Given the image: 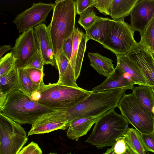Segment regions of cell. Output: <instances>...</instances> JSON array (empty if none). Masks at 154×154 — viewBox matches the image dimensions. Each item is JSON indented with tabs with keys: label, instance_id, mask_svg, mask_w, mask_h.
<instances>
[{
	"label": "cell",
	"instance_id": "obj_1",
	"mask_svg": "<svg viewBox=\"0 0 154 154\" xmlns=\"http://www.w3.org/2000/svg\"><path fill=\"white\" fill-rule=\"evenodd\" d=\"M91 91L57 83L45 85L43 82L31 98L55 111H67L88 96Z\"/></svg>",
	"mask_w": 154,
	"mask_h": 154
},
{
	"label": "cell",
	"instance_id": "obj_2",
	"mask_svg": "<svg viewBox=\"0 0 154 154\" xmlns=\"http://www.w3.org/2000/svg\"><path fill=\"white\" fill-rule=\"evenodd\" d=\"M55 4L47 27L55 59L62 53L64 43L73 32L76 12L75 1L57 0Z\"/></svg>",
	"mask_w": 154,
	"mask_h": 154
},
{
	"label": "cell",
	"instance_id": "obj_3",
	"mask_svg": "<svg viewBox=\"0 0 154 154\" xmlns=\"http://www.w3.org/2000/svg\"><path fill=\"white\" fill-rule=\"evenodd\" d=\"M114 109L109 110L99 117L85 142L101 149L113 146L117 138L124 137L129 128V122Z\"/></svg>",
	"mask_w": 154,
	"mask_h": 154
},
{
	"label": "cell",
	"instance_id": "obj_4",
	"mask_svg": "<svg viewBox=\"0 0 154 154\" xmlns=\"http://www.w3.org/2000/svg\"><path fill=\"white\" fill-rule=\"evenodd\" d=\"M53 111L16 90L8 96L0 113L20 124L32 125L41 116Z\"/></svg>",
	"mask_w": 154,
	"mask_h": 154
},
{
	"label": "cell",
	"instance_id": "obj_5",
	"mask_svg": "<svg viewBox=\"0 0 154 154\" xmlns=\"http://www.w3.org/2000/svg\"><path fill=\"white\" fill-rule=\"evenodd\" d=\"M126 90L115 88L92 92L72 108L67 111L69 119L79 116H101L117 107Z\"/></svg>",
	"mask_w": 154,
	"mask_h": 154
},
{
	"label": "cell",
	"instance_id": "obj_6",
	"mask_svg": "<svg viewBox=\"0 0 154 154\" xmlns=\"http://www.w3.org/2000/svg\"><path fill=\"white\" fill-rule=\"evenodd\" d=\"M117 107L122 114L140 133L154 131V117L140 103L133 92L122 97Z\"/></svg>",
	"mask_w": 154,
	"mask_h": 154
},
{
	"label": "cell",
	"instance_id": "obj_7",
	"mask_svg": "<svg viewBox=\"0 0 154 154\" xmlns=\"http://www.w3.org/2000/svg\"><path fill=\"white\" fill-rule=\"evenodd\" d=\"M134 32L124 19L112 20L102 45L116 55H126L137 43Z\"/></svg>",
	"mask_w": 154,
	"mask_h": 154
},
{
	"label": "cell",
	"instance_id": "obj_8",
	"mask_svg": "<svg viewBox=\"0 0 154 154\" xmlns=\"http://www.w3.org/2000/svg\"><path fill=\"white\" fill-rule=\"evenodd\" d=\"M27 140L20 124L0 113V154H18Z\"/></svg>",
	"mask_w": 154,
	"mask_h": 154
},
{
	"label": "cell",
	"instance_id": "obj_9",
	"mask_svg": "<svg viewBox=\"0 0 154 154\" xmlns=\"http://www.w3.org/2000/svg\"><path fill=\"white\" fill-rule=\"evenodd\" d=\"M55 4L39 2L33 3L31 7L18 14L13 21L20 33L44 22H46L47 17L53 10Z\"/></svg>",
	"mask_w": 154,
	"mask_h": 154
},
{
	"label": "cell",
	"instance_id": "obj_10",
	"mask_svg": "<svg viewBox=\"0 0 154 154\" xmlns=\"http://www.w3.org/2000/svg\"><path fill=\"white\" fill-rule=\"evenodd\" d=\"M38 49L33 28L22 32L16 39L11 51L16 59L15 67L25 68Z\"/></svg>",
	"mask_w": 154,
	"mask_h": 154
},
{
	"label": "cell",
	"instance_id": "obj_11",
	"mask_svg": "<svg viewBox=\"0 0 154 154\" xmlns=\"http://www.w3.org/2000/svg\"><path fill=\"white\" fill-rule=\"evenodd\" d=\"M70 119L67 111H53L41 116L32 125L28 136L48 133L58 130H65L69 126Z\"/></svg>",
	"mask_w": 154,
	"mask_h": 154
},
{
	"label": "cell",
	"instance_id": "obj_12",
	"mask_svg": "<svg viewBox=\"0 0 154 154\" xmlns=\"http://www.w3.org/2000/svg\"><path fill=\"white\" fill-rule=\"evenodd\" d=\"M126 55L138 67L148 86L154 85V59L150 51L140 41Z\"/></svg>",
	"mask_w": 154,
	"mask_h": 154
},
{
	"label": "cell",
	"instance_id": "obj_13",
	"mask_svg": "<svg viewBox=\"0 0 154 154\" xmlns=\"http://www.w3.org/2000/svg\"><path fill=\"white\" fill-rule=\"evenodd\" d=\"M130 15L131 28L141 34L154 18V0H138Z\"/></svg>",
	"mask_w": 154,
	"mask_h": 154
},
{
	"label": "cell",
	"instance_id": "obj_14",
	"mask_svg": "<svg viewBox=\"0 0 154 154\" xmlns=\"http://www.w3.org/2000/svg\"><path fill=\"white\" fill-rule=\"evenodd\" d=\"M72 40V49L69 62L73 70L75 79L78 78L81 69L88 41L86 36L77 28H75L71 36Z\"/></svg>",
	"mask_w": 154,
	"mask_h": 154
},
{
	"label": "cell",
	"instance_id": "obj_15",
	"mask_svg": "<svg viewBox=\"0 0 154 154\" xmlns=\"http://www.w3.org/2000/svg\"><path fill=\"white\" fill-rule=\"evenodd\" d=\"M131 77L117 65L112 73L100 85L91 89L93 92L122 88L132 90L135 85Z\"/></svg>",
	"mask_w": 154,
	"mask_h": 154
},
{
	"label": "cell",
	"instance_id": "obj_16",
	"mask_svg": "<svg viewBox=\"0 0 154 154\" xmlns=\"http://www.w3.org/2000/svg\"><path fill=\"white\" fill-rule=\"evenodd\" d=\"M38 49L42 57L45 64L53 66L55 63L54 54L47 26L44 23L33 28Z\"/></svg>",
	"mask_w": 154,
	"mask_h": 154
},
{
	"label": "cell",
	"instance_id": "obj_17",
	"mask_svg": "<svg viewBox=\"0 0 154 154\" xmlns=\"http://www.w3.org/2000/svg\"><path fill=\"white\" fill-rule=\"evenodd\" d=\"M100 116H79L70 119L67 136L70 139L78 141L80 137L87 134Z\"/></svg>",
	"mask_w": 154,
	"mask_h": 154
},
{
	"label": "cell",
	"instance_id": "obj_18",
	"mask_svg": "<svg viewBox=\"0 0 154 154\" xmlns=\"http://www.w3.org/2000/svg\"><path fill=\"white\" fill-rule=\"evenodd\" d=\"M55 60L59 76L57 83L60 85L79 88L76 83L73 68L67 57L62 53Z\"/></svg>",
	"mask_w": 154,
	"mask_h": 154
},
{
	"label": "cell",
	"instance_id": "obj_19",
	"mask_svg": "<svg viewBox=\"0 0 154 154\" xmlns=\"http://www.w3.org/2000/svg\"><path fill=\"white\" fill-rule=\"evenodd\" d=\"M116 56L117 65L131 77L135 84L148 86L146 79L138 67L127 55Z\"/></svg>",
	"mask_w": 154,
	"mask_h": 154
},
{
	"label": "cell",
	"instance_id": "obj_20",
	"mask_svg": "<svg viewBox=\"0 0 154 154\" xmlns=\"http://www.w3.org/2000/svg\"><path fill=\"white\" fill-rule=\"evenodd\" d=\"M112 20L108 18H100L86 30L87 40L92 39L102 45L106 37Z\"/></svg>",
	"mask_w": 154,
	"mask_h": 154
},
{
	"label": "cell",
	"instance_id": "obj_21",
	"mask_svg": "<svg viewBox=\"0 0 154 154\" xmlns=\"http://www.w3.org/2000/svg\"><path fill=\"white\" fill-rule=\"evenodd\" d=\"M91 65L99 74L107 78L114 71L112 60L103 56L98 53H88Z\"/></svg>",
	"mask_w": 154,
	"mask_h": 154
},
{
	"label": "cell",
	"instance_id": "obj_22",
	"mask_svg": "<svg viewBox=\"0 0 154 154\" xmlns=\"http://www.w3.org/2000/svg\"><path fill=\"white\" fill-rule=\"evenodd\" d=\"M138 0H112L110 16L114 20L124 19L130 14Z\"/></svg>",
	"mask_w": 154,
	"mask_h": 154
},
{
	"label": "cell",
	"instance_id": "obj_23",
	"mask_svg": "<svg viewBox=\"0 0 154 154\" xmlns=\"http://www.w3.org/2000/svg\"><path fill=\"white\" fill-rule=\"evenodd\" d=\"M132 90L141 104L154 117V114L152 111L154 106V94L150 87L147 85H139L134 87Z\"/></svg>",
	"mask_w": 154,
	"mask_h": 154
},
{
	"label": "cell",
	"instance_id": "obj_24",
	"mask_svg": "<svg viewBox=\"0 0 154 154\" xmlns=\"http://www.w3.org/2000/svg\"><path fill=\"white\" fill-rule=\"evenodd\" d=\"M18 74L15 66L0 77V94L6 97L17 90Z\"/></svg>",
	"mask_w": 154,
	"mask_h": 154
},
{
	"label": "cell",
	"instance_id": "obj_25",
	"mask_svg": "<svg viewBox=\"0 0 154 154\" xmlns=\"http://www.w3.org/2000/svg\"><path fill=\"white\" fill-rule=\"evenodd\" d=\"M124 137L127 146L136 154H146L140 133L137 129L128 128Z\"/></svg>",
	"mask_w": 154,
	"mask_h": 154
},
{
	"label": "cell",
	"instance_id": "obj_26",
	"mask_svg": "<svg viewBox=\"0 0 154 154\" xmlns=\"http://www.w3.org/2000/svg\"><path fill=\"white\" fill-rule=\"evenodd\" d=\"M18 74L17 90L30 98L38 89L39 85L34 83L23 68L17 69Z\"/></svg>",
	"mask_w": 154,
	"mask_h": 154
},
{
	"label": "cell",
	"instance_id": "obj_27",
	"mask_svg": "<svg viewBox=\"0 0 154 154\" xmlns=\"http://www.w3.org/2000/svg\"><path fill=\"white\" fill-rule=\"evenodd\" d=\"M140 35V41L150 51L154 53V18Z\"/></svg>",
	"mask_w": 154,
	"mask_h": 154
},
{
	"label": "cell",
	"instance_id": "obj_28",
	"mask_svg": "<svg viewBox=\"0 0 154 154\" xmlns=\"http://www.w3.org/2000/svg\"><path fill=\"white\" fill-rule=\"evenodd\" d=\"M90 8L83 12L80 15L78 23L86 30L90 28L100 18L95 12Z\"/></svg>",
	"mask_w": 154,
	"mask_h": 154
},
{
	"label": "cell",
	"instance_id": "obj_29",
	"mask_svg": "<svg viewBox=\"0 0 154 154\" xmlns=\"http://www.w3.org/2000/svg\"><path fill=\"white\" fill-rule=\"evenodd\" d=\"M16 59L12 53L6 54L0 59V77L15 66Z\"/></svg>",
	"mask_w": 154,
	"mask_h": 154
},
{
	"label": "cell",
	"instance_id": "obj_30",
	"mask_svg": "<svg viewBox=\"0 0 154 154\" xmlns=\"http://www.w3.org/2000/svg\"><path fill=\"white\" fill-rule=\"evenodd\" d=\"M24 69L31 81L36 85H40L43 82L44 70L33 68H25Z\"/></svg>",
	"mask_w": 154,
	"mask_h": 154
},
{
	"label": "cell",
	"instance_id": "obj_31",
	"mask_svg": "<svg viewBox=\"0 0 154 154\" xmlns=\"http://www.w3.org/2000/svg\"><path fill=\"white\" fill-rule=\"evenodd\" d=\"M44 60L40 51L38 49L31 58L25 68H33L43 70Z\"/></svg>",
	"mask_w": 154,
	"mask_h": 154
},
{
	"label": "cell",
	"instance_id": "obj_32",
	"mask_svg": "<svg viewBox=\"0 0 154 154\" xmlns=\"http://www.w3.org/2000/svg\"><path fill=\"white\" fill-rule=\"evenodd\" d=\"M140 136L146 152L150 151L154 153V131L148 134L140 133Z\"/></svg>",
	"mask_w": 154,
	"mask_h": 154
},
{
	"label": "cell",
	"instance_id": "obj_33",
	"mask_svg": "<svg viewBox=\"0 0 154 154\" xmlns=\"http://www.w3.org/2000/svg\"><path fill=\"white\" fill-rule=\"evenodd\" d=\"M112 0H95L94 7L105 15H110Z\"/></svg>",
	"mask_w": 154,
	"mask_h": 154
},
{
	"label": "cell",
	"instance_id": "obj_34",
	"mask_svg": "<svg viewBox=\"0 0 154 154\" xmlns=\"http://www.w3.org/2000/svg\"><path fill=\"white\" fill-rule=\"evenodd\" d=\"M95 0H77L75 1L76 12L80 15L88 9L94 7Z\"/></svg>",
	"mask_w": 154,
	"mask_h": 154
},
{
	"label": "cell",
	"instance_id": "obj_35",
	"mask_svg": "<svg viewBox=\"0 0 154 154\" xmlns=\"http://www.w3.org/2000/svg\"><path fill=\"white\" fill-rule=\"evenodd\" d=\"M18 154H42L38 144L33 141L23 148Z\"/></svg>",
	"mask_w": 154,
	"mask_h": 154
},
{
	"label": "cell",
	"instance_id": "obj_36",
	"mask_svg": "<svg viewBox=\"0 0 154 154\" xmlns=\"http://www.w3.org/2000/svg\"><path fill=\"white\" fill-rule=\"evenodd\" d=\"M113 146L114 151L116 154H124L127 149V145L125 137L117 138Z\"/></svg>",
	"mask_w": 154,
	"mask_h": 154
},
{
	"label": "cell",
	"instance_id": "obj_37",
	"mask_svg": "<svg viewBox=\"0 0 154 154\" xmlns=\"http://www.w3.org/2000/svg\"><path fill=\"white\" fill-rule=\"evenodd\" d=\"M72 45V40L70 36L66 40L62 47V53L69 61L71 56Z\"/></svg>",
	"mask_w": 154,
	"mask_h": 154
},
{
	"label": "cell",
	"instance_id": "obj_38",
	"mask_svg": "<svg viewBox=\"0 0 154 154\" xmlns=\"http://www.w3.org/2000/svg\"><path fill=\"white\" fill-rule=\"evenodd\" d=\"M12 48L11 45H1L0 47V57L5 53L7 51L11 50Z\"/></svg>",
	"mask_w": 154,
	"mask_h": 154
},
{
	"label": "cell",
	"instance_id": "obj_39",
	"mask_svg": "<svg viewBox=\"0 0 154 154\" xmlns=\"http://www.w3.org/2000/svg\"><path fill=\"white\" fill-rule=\"evenodd\" d=\"M103 154H116L114 151L113 146L110 148L107 149L106 152Z\"/></svg>",
	"mask_w": 154,
	"mask_h": 154
},
{
	"label": "cell",
	"instance_id": "obj_40",
	"mask_svg": "<svg viewBox=\"0 0 154 154\" xmlns=\"http://www.w3.org/2000/svg\"><path fill=\"white\" fill-rule=\"evenodd\" d=\"M124 154H136L131 149H130L127 145V149Z\"/></svg>",
	"mask_w": 154,
	"mask_h": 154
},
{
	"label": "cell",
	"instance_id": "obj_41",
	"mask_svg": "<svg viewBox=\"0 0 154 154\" xmlns=\"http://www.w3.org/2000/svg\"><path fill=\"white\" fill-rule=\"evenodd\" d=\"M150 86L153 92V93L154 94V85Z\"/></svg>",
	"mask_w": 154,
	"mask_h": 154
},
{
	"label": "cell",
	"instance_id": "obj_42",
	"mask_svg": "<svg viewBox=\"0 0 154 154\" xmlns=\"http://www.w3.org/2000/svg\"><path fill=\"white\" fill-rule=\"evenodd\" d=\"M152 112L153 114H154V106L153 107L152 110Z\"/></svg>",
	"mask_w": 154,
	"mask_h": 154
},
{
	"label": "cell",
	"instance_id": "obj_43",
	"mask_svg": "<svg viewBox=\"0 0 154 154\" xmlns=\"http://www.w3.org/2000/svg\"><path fill=\"white\" fill-rule=\"evenodd\" d=\"M76 154L72 153H70V152H68V153H65V154Z\"/></svg>",
	"mask_w": 154,
	"mask_h": 154
},
{
	"label": "cell",
	"instance_id": "obj_44",
	"mask_svg": "<svg viewBox=\"0 0 154 154\" xmlns=\"http://www.w3.org/2000/svg\"><path fill=\"white\" fill-rule=\"evenodd\" d=\"M151 54H152V56H153V57L154 59V53H151Z\"/></svg>",
	"mask_w": 154,
	"mask_h": 154
},
{
	"label": "cell",
	"instance_id": "obj_45",
	"mask_svg": "<svg viewBox=\"0 0 154 154\" xmlns=\"http://www.w3.org/2000/svg\"><path fill=\"white\" fill-rule=\"evenodd\" d=\"M49 154H57L56 153H53V152H51Z\"/></svg>",
	"mask_w": 154,
	"mask_h": 154
},
{
	"label": "cell",
	"instance_id": "obj_46",
	"mask_svg": "<svg viewBox=\"0 0 154 154\" xmlns=\"http://www.w3.org/2000/svg\"><path fill=\"white\" fill-rule=\"evenodd\" d=\"M149 153H148L147 154L146 153V154H149Z\"/></svg>",
	"mask_w": 154,
	"mask_h": 154
}]
</instances>
